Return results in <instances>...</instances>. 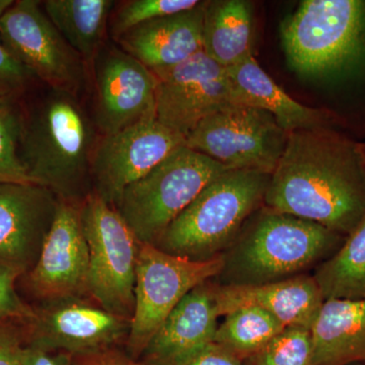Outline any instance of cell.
I'll return each instance as SVG.
<instances>
[{"label": "cell", "mask_w": 365, "mask_h": 365, "mask_svg": "<svg viewBox=\"0 0 365 365\" xmlns=\"http://www.w3.org/2000/svg\"><path fill=\"white\" fill-rule=\"evenodd\" d=\"M182 145L185 139L157 117L101 136L91 160V192L114 206L127 187Z\"/></svg>", "instance_id": "4fadbf2b"}, {"label": "cell", "mask_w": 365, "mask_h": 365, "mask_svg": "<svg viewBox=\"0 0 365 365\" xmlns=\"http://www.w3.org/2000/svg\"><path fill=\"white\" fill-rule=\"evenodd\" d=\"M199 0H128L115 4L108 32L116 42L132 29L148 21L194 9Z\"/></svg>", "instance_id": "4316f807"}, {"label": "cell", "mask_w": 365, "mask_h": 365, "mask_svg": "<svg viewBox=\"0 0 365 365\" xmlns=\"http://www.w3.org/2000/svg\"><path fill=\"white\" fill-rule=\"evenodd\" d=\"M153 72L157 78L155 117L185 140L206 118L240 104L227 68L204 51Z\"/></svg>", "instance_id": "8fae6325"}, {"label": "cell", "mask_w": 365, "mask_h": 365, "mask_svg": "<svg viewBox=\"0 0 365 365\" xmlns=\"http://www.w3.org/2000/svg\"><path fill=\"white\" fill-rule=\"evenodd\" d=\"M212 280L189 292L153 336L140 360L150 365H181L213 342L218 327Z\"/></svg>", "instance_id": "e0dca14e"}, {"label": "cell", "mask_w": 365, "mask_h": 365, "mask_svg": "<svg viewBox=\"0 0 365 365\" xmlns=\"http://www.w3.org/2000/svg\"><path fill=\"white\" fill-rule=\"evenodd\" d=\"M25 346L21 323L0 322V365H23Z\"/></svg>", "instance_id": "4dcf8cb0"}, {"label": "cell", "mask_w": 365, "mask_h": 365, "mask_svg": "<svg viewBox=\"0 0 365 365\" xmlns=\"http://www.w3.org/2000/svg\"><path fill=\"white\" fill-rule=\"evenodd\" d=\"M312 365L365 364V299H327L309 327Z\"/></svg>", "instance_id": "44dd1931"}, {"label": "cell", "mask_w": 365, "mask_h": 365, "mask_svg": "<svg viewBox=\"0 0 365 365\" xmlns=\"http://www.w3.org/2000/svg\"><path fill=\"white\" fill-rule=\"evenodd\" d=\"M59 199L37 184H0V264L25 276L35 266Z\"/></svg>", "instance_id": "2e32d148"}, {"label": "cell", "mask_w": 365, "mask_h": 365, "mask_svg": "<svg viewBox=\"0 0 365 365\" xmlns=\"http://www.w3.org/2000/svg\"><path fill=\"white\" fill-rule=\"evenodd\" d=\"M37 0H18L0 20V39L47 88L81 98L91 79L85 62L64 40Z\"/></svg>", "instance_id": "30bf717a"}, {"label": "cell", "mask_w": 365, "mask_h": 365, "mask_svg": "<svg viewBox=\"0 0 365 365\" xmlns=\"http://www.w3.org/2000/svg\"><path fill=\"white\" fill-rule=\"evenodd\" d=\"M20 277L18 271L0 264V322L23 324L33 317L34 307L26 304L16 290Z\"/></svg>", "instance_id": "f1b7e54d"}, {"label": "cell", "mask_w": 365, "mask_h": 365, "mask_svg": "<svg viewBox=\"0 0 365 365\" xmlns=\"http://www.w3.org/2000/svg\"><path fill=\"white\" fill-rule=\"evenodd\" d=\"M116 2L112 0H46L43 9L91 72L104 46L110 16Z\"/></svg>", "instance_id": "603a6c76"}, {"label": "cell", "mask_w": 365, "mask_h": 365, "mask_svg": "<svg viewBox=\"0 0 365 365\" xmlns=\"http://www.w3.org/2000/svg\"><path fill=\"white\" fill-rule=\"evenodd\" d=\"M212 283L220 317L241 307H259L273 316L285 329H309L325 302L312 273L250 287H225Z\"/></svg>", "instance_id": "ac0fdd59"}, {"label": "cell", "mask_w": 365, "mask_h": 365, "mask_svg": "<svg viewBox=\"0 0 365 365\" xmlns=\"http://www.w3.org/2000/svg\"><path fill=\"white\" fill-rule=\"evenodd\" d=\"M345 235L318 223L262 206L222 254L213 282L250 287L313 272L343 244Z\"/></svg>", "instance_id": "3957f363"}, {"label": "cell", "mask_w": 365, "mask_h": 365, "mask_svg": "<svg viewBox=\"0 0 365 365\" xmlns=\"http://www.w3.org/2000/svg\"><path fill=\"white\" fill-rule=\"evenodd\" d=\"M244 364L312 365L309 329H284L265 347L245 359Z\"/></svg>", "instance_id": "83f0119b"}, {"label": "cell", "mask_w": 365, "mask_h": 365, "mask_svg": "<svg viewBox=\"0 0 365 365\" xmlns=\"http://www.w3.org/2000/svg\"><path fill=\"white\" fill-rule=\"evenodd\" d=\"M21 325L26 346L74 356L126 340L130 321L106 311L93 299L67 297L34 307L32 318Z\"/></svg>", "instance_id": "7c38bea8"}, {"label": "cell", "mask_w": 365, "mask_h": 365, "mask_svg": "<svg viewBox=\"0 0 365 365\" xmlns=\"http://www.w3.org/2000/svg\"><path fill=\"white\" fill-rule=\"evenodd\" d=\"M284 327L264 309L245 307L225 314L218 324L215 340L244 361L265 347Z\"/></svg>", "instance_id": "d4e9b609"}, {"label": "cell", "mask_w": 365, "mask_h": 365, "mask_svg": "<svg viewBox=\"0 0 365 365\" xmlns=\"http://www.w3.org/2000/svg\"><path fill=\"white\" fill-rule=\"evenodd\" d=\"M240 104L270 113L287 133L332 127L338 128L333 115L325 109L307 107L280 88L259 66L254 55L227 68Z\"/></svg>", "instance_id": "ffe728a7"}, {"label": "cell", "mask_w": 365, "mask_h": 365, "mask_svg": "<svg viewBox=\"0 0 365 365\" xmlns=\"http://www.w3.org/2000/svg\"><path fill=\"white\" fill-rule=\"evenodd\" d=\"M181 365H245L244 361L225 347L212 342L199 350Z\"/></svg>", "instance_id": "d6a6232c"}, {"label": "cell", "mask_w": 365, "mask_h": 365, "mask_svg": "<svg viewBox=\"0 0 365 365\" xmlns=\"http://www.w3.org/2000/svg\"><path fill=\"white\" fill-rule=\"evenodd\" d=\"M348 365H365V364H351Z\"/></svg>", "instance_id": "d590c367"}, {"label": "cell", "mask_w": 365, "mask_h": 365, "mask_svg": "<svg viewBox=\"0 0 365 365\" xmlns=\"http://www.w3.org/2000/svg\"><path fill=\"white\" fill-rule=\"evenodd\" d=\"M254 6L247 0L204 2L203 51L228 68L253 55Z\"/></svg>", "instance_id": "7402d4cb"}, {"label": "cell", "mask_w": 365, "mask_h": 365, "mask_svg": "<svg viewBox=\"0 0 365 365\" xmlns=\"http://www.w3.org/2000/svg\"><path fill=\"white\" fill-rule=\"evenodd\" d=\"M33 79V74L14 58L0 39V97L21 96Z\"/></svg>", "instance_id": "f546056e"}, {"label": "cell", "mask_w": 365, "mask_h": 365, "mask_svg": "<svg viewBox=\"0 0 365 365\" xmlns=\"http://www.w3.org/2000/svg\"><path fill=\"white\" fill-rule=\"evenodd\" d=\"M90 255L88 294L110 313L131 321L141 242L114 206L91 193L81 204Z\"/></svg>", "instance_id": "52a82bcc"}, {"label": "cell", "mask_w": 365, "mask_h": 365, "mask_svg": "<svg viewBox=\"0 0 365 365\" xmlns=\"http://www.w3.org/2000/svg\"><path fill=\"white\" fill-rule=\"evenodd\" d=\"M264 205L349 235L365 216L364 143L332 127L289 133Z\"/></svg>", "instance_id": "6da1fadb"}, {"label": "cell", "mask_w": 365, "mask_h": 365, "mask_svg": "<svg viewBox=\"0 0 365 365\" xmlns=\"http://www.w3.org/2000/svg\"><path fill=\"white\" fill-rule=\"evenodd\" d=\"M271 175L228 170L202 190L155 247L193 261L220 258L245 222L264 205Z\"/></svg>", "instance_id": "277c9868"}, {"label": "cell", "mask_w": 365, "mask_h": 365, "mask_svg": "<svg viewBox=\"0 0 365 365\" xmlns=\"http://www.w3.org/2000/svg\"><path fill=\"white\" fill-rule=\"evenodd\" d=\"M81 98L47 88L24 107L20 155L35 184L81 204L91 193V160L100 139Z\"/></svg>", "instance_id": "7a4b0ae2"}, {"label": "cell", "mask_w": 365, "mask_h": 365, "mask_svg": "<svg viewBox=\"0 0 365 365\" xmlns=\"http://www.w3.org/2000/svg\"><path fill=\"white\" fill-rule=\"evenodd\" d=\"M81 204L59 200L39 258L25 275L29 292L42 302L88 297L90 255Z\"/></svg>", "instance_id": "9a60e30c"}, {"label": "cell", "mask_w": 365, "mask_h": 365, "mask_svg": "<svg viewBox=\"0 0 365 365\" xmlns=\"http://www.w3.org/2000/svg\"><path fill=\"white\" fill-rule=\"evenodd\" d=\"M14 4V0H0V20Z\"/></svg>", "instance_id": "e575fe53"}, {"label": "cell", "mask_w": 365, "mask_h": 365, "mask_svg": "<svg viewBox=\"0 0 365 365\" xmlns=\"http://www.w3.org/2000/svg\"><path fill=\"white\" fill-rule=\"evenodd\" d=\"M72 365H150L117 346L72 356Z\"/></svg>", "instance_id": "1f68e13d"}, {"label": "cell", "mask_w": 365, "mask_h": 365, "mask_svg": "<svg viewBox=\"0 0 365 365\" xmlns=\"http://www.w3.org/2000/svg\"><path fill=\"white\" fill-rule=\"evenodd\" d=\"M204 2L136 26L116 43L151 71L178 66L203 51Z\"/></svg>", "instance_id": "d6986e66"}, {"label": "cell", "mask_w": 365, "mask_h": 365, "mask_svg": "<svg viewBox=\"0 0 365 365\" xmlns=\"http://www.w3.org/2000/svg\"><path fill=\"white\" fill-rule=\"evenodd\" d=\"M222 268V257L193 261L141 242L136 264L135 304L126 351L134 359H140L173 309L194 288L215 279Z\"/></svg>", "instance_id": "ba28073f"}, {"label": "cell", "mask_w": 365, "mask_h": 365, "mask_svg": "<svg viewBox=\"0 0 365 365\" xmlns=\"http://www.w3.org/2000/svg\"><path fill=\"white\" fill-rule=\"evenodd\" d=\"M281 36L295 71L335 83L365 49V0H304Z\"/></svg>", "instance_id": "5b68a950"}, {"label": "cell", "mask_w": 365, "mask_h": 365, "mask_svg": "<svg viewBox=\"0 0 365 365\" xmlns=\"http://www.w3.org/2000/svg\"><path fill=\"white\" fill-rule=\"evenodd\" d=\"M270 113L235 104L203 120L185 145L228 170H253L272 175L288 141Z\"/></svg>", "instance_id": "9c48e42d"}, {"label": "cell", "mask_w": 365, "mask_h": 365, "mask_svg": "<svg viewBox=\"0 0 365 365\" xmlns=\"http://www.w3.org/2000/svg\"><path fill=\"white\" fill-rule=\"evenodd\" d=\"M23 365H72V356L66 352L45 351L25 346Z\"/></svg>", "instance_id": "836d02e7"}, {"label": "cell", "mask_w": 365, "mask_h": 365, "mask_svg": "<svg viewBox=\"0 0 365 365\" xmlns=\"http://www.w3.org/2000/svg\"><path fill=\"white\" fill-rule=\"evenodd\" d=\"M93 119L101 136L155 117L157 78L117 46H103L91 72Z\"/></svg>", "instance_id": "5bb4252c"}, {"label": "cell", "mask_w": 365, "mask_h": 365, "mask_svg": "<svg viewBox=\"0 0 365 365\" xmlns=\"http://www.w3.org/2000/svg\"><path fill=\"white\" fill-rule=\"evenodd\" d=\"M312 275L324 299H365V216Z\"/></svg>", "instance_id": "cb8c5ba5"}, {"label": "cell", "mask_w": 365, "mask_h": 365, "mask_svg": "<svg viewBox=\"0 0 365 365\" xmlns=\"http://www.w3.org/2000/svg\"><path fill=\"white\" fill-rule=\"evenodd\" d=\"M20 98L0 97V184H35L21 160L24 105Z\"/></svg>", "instance_id": "484cf974"}, {"label": "cell", "mask_w": 365, "mask_h": 365, "mask_svg": "<svg viewBox=\"0 0 365 365\" xmlns=\"http://www.w3.org/2000/svg\"><path fill=\"white\" fill-rule=\"evenodd\" d=\"M227 170L222 163L182 145L127 187L114 207L139 242L155 246L202 190Z\"/></svg>", "instance_id": "8992f818"}, {"label": "cell", "mask_w": 365, "mask_h": 365, "mask_svg": "<svg viewBox=\"0 0 365 365\" xmlns=\"http://www.w3.org/2000/svg\"><path fill=\"white\" fill-rule=\"evenodd\" d=\"M364 151H365V143H364Z\"/></svg>", "instance_id": "8d00e7d4"}]
</instances>
